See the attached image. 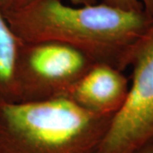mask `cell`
I'll list each match as a JSON object with an SVG mask.
<instances>
[{"label": "cell", "instance_id": "6da1fadb", "mask_svg": "<svg viewBox=\"0 0 153 153\" xmlns=\"http://www.w3.org/2000/svg\"><path fill=\"white\" fill-rule=\"evenodd\" d=\"M4 17L22 42H60L94 63L122 71L128 67L133 50L153 21L143 10H123L102 2L72 5L63 0H37Z\"/></svg>", "mask_w": 153, "mask_h": 153}, {"label": "cell", "instance_id": "7a4b0ae2", "mask_svg": "<svg viewBox=\"0 0 153 153\" xmlns=\"http://www.w3.org/2000/svg\"><path fill=\"white\" fill-rule=\"evenodd\" d=\"M111 115L68 97L0 105V153H98Z\"/></svg>", "mask_w": 153, "mask_h": 153}, {"label": "cell", "instance_id": "3957f363", "mask_svg": "<svg viewBox=\"0 0 153 153\" xmlns=\"http://www.w3.org/2000/svg\"><path fill=\"white\" fill-rule=\"evenodd\" d=\"M94 64L80 50L60 42L22 41L16 66V102L66 97Z\"/></svg>", "mask_w": 153, "mask_h": 153}, {"label": "cell", "instance_id": "277c9868", "mask_svg": "<svg viewBox=\"0 0 153 153\" xmlns=\"http://www.w3.org/2000/svg\"><path fill=\"white\" fill-rule=\"evenodd\" d=\"M131 83L98 153H132L153 141V21L133 50Z\"/></svg>", "mask_w": 153, "mask_h": 153}, {"label": "cell", "instance_id": "5b68a950", "mask_svg": "<svg viewBox=\"0 0 153 153\" xmlns=\"http://www.w3.org/2000/svg\"><path fill=\"white\" fill-rule=\"evenodd\" d=\"M129 88L128 77L113 66L94 63L71 88L66 97L94 113L114 116Z\"/></svg>", "mask_w": 153, "mask_h": 153}, {"label": "cell", "instance_id": "8992f818", "mask_svg": "<svg viewBox=\"0 0 153 153\" xmlns=\"http://www.w3.org/2000/svg\"><path fill=\"white\" fill-rule=\"evenodd\" d=\"M21 43L0 9V105L16 102V66Z\"/></svg>", "mask_w": 153, "mask_h": 153}, {"label": "cell", "instance_id": "52a82bcc", "mask_svg": "<svg viewBox=\"0 0 153 153\" xmlns=\"http://www.w3.org/2000/svg\"><path fill=\"white\" fill-rule=\"evenodd\" d=\"M108 5L128 10H145L153 17V0H100Z\"/></svg>", "mask_w": 153, "mask_h": 153}, {"label": "cell", "instance_id": "ba28073f", "mask_svg": "<svg viewBox=\"0 0 153 153\" xmlns=\"http://www.w3.org/2000/svg\"><path fill=\"white\" fill-rule=\"evenodd\" d=\"M37 0H0V9L3 14L18 10Z\"/></svg>", "mask_w": 153, "mask_h": 153}, {"label": "cell", "instance_id": "9c48e42d", "mask_svg": "<svg viewBox=\"0 0 153 153\" xmlns=\"http://www.w3.org/2000/svg\"><path fill=\"white\" fill-rule=\"evenodd\" d=\"M72 5H89L100 2V0H65Z\"/></svg>", "mask_w": 153, "mask_h": 153}, {"label": "cell", "instance_id": "30bf717a", "mask_svg": "<svg viewBox=\"0 0 153 153\" xmlns=\"http://www.w3.org/2000/svg\"><path fill=\"white\" fill-rule=\"evenodd\" d=\"M132 153H153V141L144 145Z\"/></svg>", "mask_w": 153, "mask_h": 153}]
</instances>
